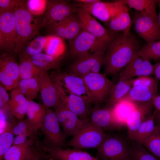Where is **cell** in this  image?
I'll return each mask as SVG.
<instances>
[{
  "mask_svg": "<svg viewBox=\"0 0 160 160\" xmlns=\"http://www.w3.org/2000/svg\"><path fill=\"white\" fill-rule=\"evenodd\" d=\"M140 46L139 40L130 32L116 38L105 55L104 74L114 75L120 71L137 53Z\"/></svg>",
  "mask_w": 160,
  "mask_h": 160,
  "instance_id": "6da1fadb",
  "label": "cell"
},
{
  "mask_svg": "<svg viewBox=\"0 0 160 160\" xmlns=\"http://www.w3.org/2000/svg\"><path fill=\"white\" fill-rule=\"evenodd\" d=\"M26 1L18 0L14 9L16 33L14 51H21L25 45L38 33L41 21L28 9Z\"/></svg>",
  "mask_w": 160,
  "mask_h": 160,
  "instance_id": "7a4b0ae2",
  "label": "cell"
},
{
  "mask_svg": "<svg viewBox=\"0 0 160 160\" xmlns=\"http://www.w3.org/2000/svg\"><path fill=\"white\" fill-rule=\"evenodd\" d=\"M69 42L68 54L75 58L86 54L105 52L112 42L101 40L82 30L75 38L69 41Z\"/></svg>",
  "mask_w": 160,
  "mask_h": 160,
  "instance_id": "3957f363",
  "label": "cell"
},
{
  "mask_svg": "<svg viewBox=\"0 0 160 160\" xmlns=\"http://www.w3.org/2000/svg\"><path fill=\"white\" fill-rule=\"evenodd\" d=\"M97 148L95 157L100 160H133L126 142L117 135L107 134Z\"/></svg>",
  "mask_w": 160,
  "mask_h": 160,
  "instance_id": "277c9868",
  "label": "cell"
},
{
  "mask_svg": "<svg viewBox=\"0 0 160 160\" xmlns=\"http://www.w3.org/2000/svg\"><path fill=\"white\" fill-rule=\"evenodd\" d=\"M58 118L54 111L47 109L44 121L40 128L44 136L42 146L52 148H62L66 146V138L61 130Z\"/></svg>",
  "mask_w": 160,
  "mask_h": 160,
  "instance_id": "5b68a950",
  "label": "cell"
},
{
  "mask_svg": "<svg viewBox=\"0 0 160 160\" xmlns=\"http://www.w3.org/2000/svg\"><path fill=\"white\" fill-rule=\"evenodd\" d=\"M106 135L102 128L90 121L66 143V146L80 150L97 148L103 142Z\"/></svg>",
  "mask_w": 160,
  "mask_h": 160,
  "instance_id": "8992f818",
  "label": "cell"
},
{
  "mask_svg": "<svg viewBox=\"0 0 160 160\" xmlns=\"http://www.w3.org/2000/svg\"><path fill=\"white\" fill-rule=\"evenodd\" d=\"M78 7L75 4L65 0H47V8L40 27L45 26L49 29L59 24L70 15L76 13Z\"/></svg>",
  "mask_w": 160,
  "mask_h": 160,
  "instance_id": "52a82bcc",
  "label": "cell"
},
{
  "mask_svg": "<svg viewBox=\"0 0 160 160\" xmlns=\"http://www.w3.org/2000/svg\"><path fill=\"white\" fill-rule=\"evenodd\" d=\"M81 77L87 87L92 104L100 105L109 93L114 85L105 74L93 73Z\"/></svg>",
  "mask_w": 160,
  "mask_h": 160,
  "instance_id": "ba28073f",
  "label": "cell"
},
{
  "mask_svg": "<svg viewBox=\"0 0 160 160\" xmlns=\"http://www.w3.org/2000/svg\"><path fill=\"white\" fill-rule=\"evenodd\" d=\"M105 55V52H98L80 56L69 66L67 72L80 77L99 73L104 64Z\"/></svg>",
  "mask_w": 160,
  "mask_h": 160,
  "instance_id": "9c48e42d",
  "label": "cell"
},
{
  "mask_svg": "<svg viewBox=\"0 0 160 160\" xmlns=\"http://www.w3.org/2000/svg\"><path fill=\"white\" fill-rule=\"evenodd\" d=\"M56 87L60 97L66 107L77 115L81 120L86 122L90 121V115L92 109L90 103L85 98L74 94L66 93L64 88L59 83Z\"/></svg>",
  "mask_w": 160,
  "mask_h": 160,
  "instance_id": "30bf717a",
  "label": "cell"
},
{
  "mask_svg": "<svg viewBox=\"0 0 160 160\" xmlns=\"http://www.w3.org/2000/svg\"><path fill=\"white\" fill-rule=\"evenodd\" d=\"M54 109L66 138L76 135L89 122L81 120L77 115L68 109L62 101Z\"/></svg>",
  "mask_w": 160,
  "mask_h": 160,
  "instance_id": "8fae6325",
  "label": "cell"
},
{
  "mask_svg": "<svg viewBox=\"0 0 160 160\" xmlns=\"http://www.w3.org/2000/svg\"><path fill=\"white\" fill-rule=\"evenodd\" d=\"M132 23L137 34L146 44L160 39L158 21L152 17L138 12L135 14Z\"/></svg>",
  "mask_w": 160,
  "mask_h": 160,
  "instance_id": "7c38bea8",
  "label": "cell"
},
{
  "mask_svg": "<svg viewBox=\"0 0 160 160\" xmlns=\"http://www.w3.org/2000/svg\"><path fill=\"white\" fill-rule=\"evenodd\" d=\"M79 8V7H78ZM82 30L101 40L112 42L119 36L104 28L85 10L79 8L76 13Z\"/></svg>",
  "mask_w": 160,
  "mask_h": 160,
  "instance_id": "4fadbf2b",
  "label": "cell"
},
{
  "mask_svg": "<svg viewBox=\"0 0 160 160\" xmlns=\"http://www.w3.org/2000/svg\"><path fill=\"white\" fill-rule=\"evenodd\" d=\"M36 78L39 84L43 105L47 109L51 108H55L62 100L48 71L43 70Z\"/></svg>",
  "mask_w": 160,
  "mask_h": 160,
  "instance_id": "5bb4252c",
  "label": "cell"
},
{
  "mask_svg": "<svg viewBox=\"0 0 160 160\" xmlns=\"http://www.w3.org/2000/svg\"><path fill=\"white\" fill-rule=\"evenodd\" d=\"M42 142L35 136L22 144L12 145L5 153L3 160H11L21 157H36L45 155L42 149Z\"/></svg>",
  "mask_w": 160,
  "mask_h": 160,
  "instance_id": "9a60e30c",
  "label": "cell"
},
{
  "mask_svg": "<svg viewBox=\"0 0 160 160\" xmlns=\"http://www.w3.org/2000/svg\"><path fill=\"white\" fill-rule=\"evenodd\" d=\"M101 21L107 23L116 14L121 5L119 0L113 2H106L100 0L88 4H75Z\"/></svg>",
  "mask_w": 160,
  "mask_h": 160,
  "instance_id": "2e32d148",
  "label": "cell"
},
{
  "mask_svg": "<svg viewBox=\"0 0 160 160\" xmlns=\"http://www.w3.org/2000/svg\"><path fill=\"white\" fill-rule=\"evenodd\" d=\"M13 10L0 14V47L11 51L15 47L16 33Z\"/></svg>",
  "mask_w": 160,
  "mask_h": 160,
  "instance_id": "e0dca14e",
  "label": "cell"
},
{
  "mask_svg": "<svg viewBox=\"0 0 160 160\" xmlns=\"http://www.w3.org/2000/svg\"><path fill=\"white\" fill-rule=\"evenodd\" d=\"M154 75V67L149 60L136 53L127 65L120 71L119 80L135 76H149Z\"/></svg>",
  "mask_w": 160,
  "mask_h": 160,
  "instance_id": "ac0fdd59",
  "label": "cell"
},
{
  "mask_svg": "<svg viewBox=\"0 0 160 160\" xmlns=\"http://www.w3.org/2000/svg\"><path fill=\"white\" fill-rule=\"evenodd\" d=\"M57 73L54 76L66 92L83 97L92 104L89 93L81 77L68 72Z\"/></svg>",
  "mask_w": 160,
  "mask_h": 160,
  "instance_id": "d6986e66",
  "label": "cell"
},
{
  "mask_svg": "<svg viewBox=\"0 0 160 160\" xmlns=\"http://www.w3.org/2000/svg\"><path fill=\"white\" fill-rule=\"evenodd\" d=\"M90 121L105 130H113L121 128L114 117L111 106L102 107L94 105L90 115Z\"/></svg>",
  "mask_w": 160,
  "mask_h": 160,
  "instance_id": "ffe728a7",
  "label": "cell"
},
{
  "mask_svg": "<svg viewBox=\"0 0 160 160\" xmlns=\"http://www.w3.org/2000/svg\"><path fill=\"white\" fill-rule=\"evenodd\" d=\"M42 149L46 154V160H100L81 150L67 148H52L42 146Z\"/></svg>",
  "mask_w": 160,
  "mask_h": 160,
  "instance_id": "44dd1931",
  "label": "cell"
},
{
  "mask_svg": "<svg viewBox=\"0 0 160 160\" xmlns=\"http://www.w3.org/2000/svg\"><path fill=\"white\" fill-rule=\"evenodd\" d=\"M51 34L70 41L82 30L76 13L70 15L57 25L49 29Z\"/></svg>",
  "mask_w": 160,
  "mask_h": 160,
  "instance_id": "7402d4cb",
  "label": "cell"
},
{
  "mask_svg": "<svg viewBox=\"0 0 160 160\" xmlns=\"http://www.w3.org/2000/svg\"><path fill=\"white\" fill-rule=\"evenodd\" d=\"M137 104L136 108L128 117L126 124L128 136L131 140L142 122L148 118L146 116L150 113L153 105V101Z\"/></svg>",
  "mask_w": 160,
  "mask_h": 160,
  "instance_id": "603a6c76",
  "label": "cell"
},
{
  "mask_svg": "<svg viewBox=\"0 0 160 160\" xmlns=\"http://www.w3.org/2000/svg\"><path fill=\"white\" fill-rule=\"evenodd\" d=\"M158 84L151 86L132 87L128 93L121 100H128L136 103L152 101L158 95Z\"/></svg>",
  "mask_w": 160,
  "mask_h": 160,
  "instance_id": "cb8c5ba5",
  "label": "cell"
},
{
  "mask_svg": "<svg viewBox=\"0 0 160 160\" xmlns=\"http://www.w3.org/2000/svg\"><path fill=\"white\" fill-rule=\"evenodd\" d=\"M119 1L121 3V5L119 11L107 23L112 31H121L123 33H126L130 32L132 21L127 5Z\"/></svg>",
  "mask_w": 160,
  "mask_h": 160,
  "instance_id": "d4e9b609",
  "label": "cell"
},
{
  "mask_svg": "<svg viewBox=\"0 0 160 160\" xmlns=\"http://www.w3.org/2000/svg\"><path fill=\"white\" fill-rule=\"evenodd\" d=\"M46 111L47 109L43 105L33 100H28L27 119L31 128L36 133L44 121Z\"/></svg>",
  "mask_w": 160,
  "mask_h": 160,
  "instance_id": "484cf974",
  "label": "cell"
},
{
  "mask_svg": "<svg viewBox=\"0 0 160 160\" xmlns=\"http://www.w3.org/2000/svg\"><path fill=\"white\" fill-rule=\"evenodd\" d=\"M10 96L8 105L11 114L18 119H22L26 114L27 98L18 88L12 90Z\"/></svg>",
  "mask_w": 160,
  "mask_h": 160,
  "instance_id": "4316f807",
  "label": "cell"
},
{
  "mask_svg": "<svg viewBox=\"0 0 160 160\" xmlns=\"http://www.w3.org/2000/svg\"><path fill=\"white\" fill-rule=\"evenodd\" d=\"M69 54L65 53L59 57H54L41 53L31 57L32 62L36 66L48 71L54 69L61 72L60 66L63 59Z\"/></svg>",
  "mask_w": 160,
  "mask_h": 160,
  "instance_id": "83f0119b",
  "label": "cell"
},
{
  "mask_svg": "<svg viewBox=\"0 0 160 160\" xmlns=\"http://www.w3.org/2000/svg\"><path fill=\"white\" fill-rule=\"evenodd\" d=\"M137 106V103L124 100H121L111 106L115 119L121 127L126 125L128 117Z\"/></svg>",
  "mask_w": 160,
  "mask_h": 160,
  "instance_id": "f1b7e54d",
  "label": "cell"
},
{
  "mask_svg": "<svg viewBox=\"0 0 160 160\" xmlns=\"http://www.w3.org/2000/svg\"><path fill=\"white\" fill-rule=\"evenodd\" d=\"M19 66L20 80L36 78L43 70L34 65L31 57L23 51L20 55Z\"/></svg>",
  "mask_w": 160,
  "mask_h": 160,
  "instance_id": "f546056e",
  "label": "cell"
},
{
  "mask_svg": "<svg viewBox=\"0 0 160 160\" xmlns=\"http://www.w3.org/2000/svg\"><path fill=\"white\" fill-rule=\"evenodd\" d=\"M119 1L141 14L150 16L158 21L156 7L158 0H120Z\"/></svg>",
  "mask_w": 160,
  "mask_h": 160,
  "instance_id": "4dcf8cb0",
  "label": "cell"
},
{
  "mask_svg": "<svg viewBox=\"0 0 160 160\" xmlns=\"http://www.w3.org/2000/svg\"><path fill=\"white\" fill-rule=\"evenodd\" d=\"M134 79L119 80L117 84L113 85L108 96V106H112L128 93L132 87Z\"/></svg>",
  "mask_w": 160,
  "mask_h": 160,
  "instance_id": "1f68e13d",
  "label": "cell"
},
{
  "mask_svg": "<svg viewBox=\"0 0 160 160\" xmlns=\"http://www.w3.org/2000/svg\"><path fill=\"white\" fill-rule=\"evenodd\" d=\"M157 112L155 110L152 115L150 116L142 122L131 140L136 142L137 143L142 145L156 129L154 121Z\"/></svg>",
  "mask_w": 160,
  "mask_h": 160,
  "instance_id": "d6a6232c",
  "label": "cell"
},
{
  "mask_svg": "<svg viewBox=\"0 0 160 160\" xmlns=\"http://www.w3.org/2000/svg\"><path fill=\"white\" fill-rule=\"evenodd\" d=\"M0 70L17 83L20 80L19 64L12 56L6 53L0 56Z\"/></svg>",
  "mask_w": 160,
  "mask_h": 160,
  "instance_id": "836d02e7",
  "label": "cell"
},
{
  "mask_svg": "<svg viewBox=\"0 0 160 160\" xmlns=\"http://www.w3.org/2000/svg\"><path fill=\"white\" fill-rule=\"evenodd\" d=\"M66 47L62 38L50 34L44 48L45 54L54 57H59L65 54Z\"/></svg>",
  "mask_w": 160,
  "mask_h": 160,
  "instance_id": "e575fe53",
  "label": "cell"
},
{
  "mask_svg": "<svg viewBox=\"0 0 160 160\" xmlns=\"http://www.w3.org/2000/svg\"><path fill=\"white\" fill-rule=\"evenodd\" d=\"M17 88L29 101L33 100L39 91V87L36 78L21 79Z\"/></svg>",
  "mask_w": 160,
  "mask_h": 160,
  "instance_id": "d590c367",
  "label": "cell"
},
{
  "mask_svg": "<svg viewBox=\"0 0 160 160\" xmlns=\"http://www.w3.org/2000/svg\"><path fill=\"white\" fill-rule=\"evenodd\" d=\"M147 150L160 160V126L157 124L153 133L142 145Z\"/></svg>",
  "mask_w": 160,
  "mask_h": 160,
  "instance_id": "8d00e7d4",
  "label": "cell"
},
{
  "mask_svg": "<svg viewBox=\"0 0 160 160\" xmlns=\"http://www.w3.org/2000/svg\"><path fill=\"white\" fill-rule=\"evenodd\" d=\"M137 53L141 57L149 60H160V39L144 44Z\"/></svg>",
  "mask_w": 160,
  "mask_h": 160,
  "instance_id": "74e56055",
  "label": "cell"
},
{
  "mask_svg": "<svg viewBox=\"0 0 160 160\" xmlns=\"http://www.w3.org/2000/svg\"><path fill=\"white\" fill-rule=\"evenodd\" d=\"M128 147L133 160H160L142 145L132 143Z\"/></svg>",
  "mask_w": 160,
  "mask_h": 160,
  "instance_id": "f35d334b",
  "label": "cell"
},
{
  "mask_svg": "<svg viewBox=\"0 0 160 160\" xmlns=\"http://www.w3.org/2000/svg\"><path fill=\"white\" fill-rule=\"evenodd\" d=\"M49 37V35L37 36L29 43L23 51L31 57L41 53Z\"/></svg>",
  "mask_w": 160,
  "mask_h": 160,
  "instance_id": "ab89813d",
  "label": "cell"
},
{
  "mask_svg": "<svg viewBox=\"0 0 160 160\" xmlns=\"http://www.w3.org/2000/svg\"><path fill=\"white\" fill-rule=\"evenodd\" d=\"M14 134L10 123L7 129L0 135V160L3 159L5 153L13 145Z\"/></svg>",
  "mask_w": 160,
  "mask_h": 160,
  "instance_id": "60d3db41",
  "label": "cell"
},
{
  "mask_svg": "<svg viewBox=\"0 0 160 160\" xmlns=\"http://www.w3.org/2000/svg\"><path fill=\"white\" fill-rule=\"evenodd\" d=\"M10 124L14 135L37 133L31 127L27 118L24 120H13L10 122Z\"/></svg>",
  "mask_w": 160,
  "mask_h": 160,
  "instance_id": "b9f144b4",
  "label": "cell"
},
{
  "mask_svg": "<svg viewBox=\"0 0 160 160\" xmlns=\"http://www.w3.org/2000/svg\"><path fill=\"white\" fill-rule=\"evenodd\" d=\"M26 6L28 10L33 15L39 17L45 13L47 8V0H26Z\"/></svg>",
  "mask_w": 160,
  "mask_h": 160,
  "instance_id": "7bdbcfd3",
  "label": "cell"
},
{
  "mask_svg": "<svg viewBox=\"0 0 160 160\" xmlns=\"http://www.w3.org/2000/svg\"><path fill=\"white\" fill-rule=\"evenodd\" d=\"M1 84L7 90L14 89L17 88L18 83L13 80L3 71L0 70Z\"/></svg>",
  "mask_w": 160,
  "mask_h": 160,
  "instance_id": "ee69618b",
  "label": "cell"
},
{
  "mask_svg": "<svg viewBox=\"0 0 160 160\" xmlns=\"http://www.w3.org/2000/svg\"><path fill=\"white\" fill-rule=\"evenodd\" d=\"M158 84V79L149 76L138 77L134 79L133 81L132 87L138 86H151Z\"/></svg>",
  "mask_w": 160,
  "mask_h": 160,
  "instance_id": "f6af8a7d",
  "label": "cell"
},
{
  "mask_svg": "<svg viewBox=\"0 0 160 160\" xmlns=\"http://www.w3.org/2000/svg\"><path fill=\"white\" fill-rule=\"evenodd\" d=\"M3 85H0V109L6 111H10L8 105L9 100V96Z\"/></svg>",
  "mask_w": 160,
  "mask_h": 160,
  "instance_id": "bcb514c9",
  "label": "cell"
},
{
  "mask_svg": "<svg viewBox=\"0 0 160 160\" xmlns=\"http://www.w3.org/2000/svg\"><path fill=\"white\" fill-rule=\"evenodd\" d=\"M18 0H0V14L13 10Z\"/></svg>",
  "mask_w": 160,
  "mask_h": 160,
  "instance_id": "7dc6e473",
  "label": "cell"
},
{
  "mask_svg": "<svg viewBox=\"0 0 160 160\" xmlns=\"http://www.w3.org/2000/svg\"><path fill=\"white\" fill-rule=\"evenodd\" d=\"M153 104L158 112L160 111V95H157L153 99Z\"/></svg>",
  "mask_w": 160,
  "mask_h": 160,
  "instance_id": "c3c4849f",
  "label": "cell"
},
{
  "mask_svg": "<svg viewBox=\"0 0 160 160\" xmlns=\"http://www.w3.org/2000/svg\"><path fill=\"white\" fill-rule=\"evenodd\" d=\"M154 75L158 80H160V62L153 65Z\"/></svg>",
  "mask_w": 160,
  "mask_h": 160,
  "instance_id": "681fc988",
  "label": "cell"
},
{
  "mask_svg": "<svg viewBox=\"0 0 160 160\" xmlns=\"http://www.w3.org/2000/svg\"><path fill=\"white\" fill-rule=\"evenodd\" d=\"M98 0H75L74 1L76 3L80 4H88L94 3Z\"/></svg>",
  "mask_w": 160,
  "mask_h": 160,
  "instance_id": "f907efd6",
  "label": "cell"
},
{
  "mask_svg": "<svg viewBox=\"0 0 160 160\" xmlns=\"http://www.w3.org/2000/svg\"><path fill=\"white\" fill-rule=\"evenodd\" d=\"M45 155H44L43 156H44ZM39 156V157H34V158L31 157H21V158L13 159L11 160H33L37 157L41 156Z\"/></svg>",
  "mask_w": 160,
  "mask_h": 160,
  "instance_id": "816d5d0a",
  "label": "cell"
},
{
  "mask_svg": "<svg viewBox=\"0 0 160 160\" xmlns=\"http://www.w3.org/2000/svg\"><path fill=\"white\" fill-rule=\"evenodd\" d=\"M155 119H156L158 125L160 126V111H158L156 114Z\"/></svg>",
  "mask_w": 160,
  "mask_h": 160,
  "instance_id": "f5cc1de1",
  "label": "cell"
},
{
  "mask_svg": "<svg viewBox=\"0 0 160 160\" xmlns=\"http://www.w3.org/2000/svg\"><path fill=\"white\" fill-rule=\"evenodd\" d=\"M158 3L160 10L159 14L158 16V23L160 33V0H158Z\"/></svg>",
  "mask_w": 160,
  "mask_h": 160,
  "instance_id": "db71d44e",
  "label": "cell"
},
{
  "mask_svg": "<svg viewBox=\"0 0 160 160\" xmlns=\"http://www.w3.org/2000/svg\"><path fill=\"white\" fill-rule=\"evenodd\" d=\"M45 156L37 157L33 160H46Z\"/></svg>",
  "mask_w": 160,
  "mask_h": 160,
  "instance_id": "11a10c76",
  "label": "cell"
}]
</instances>
